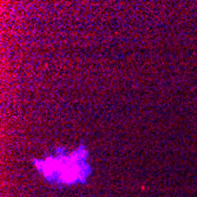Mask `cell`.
I'll return each instance as SVG.
<instances>
[{
	"label": "cell",
	"instance_id": "cell-1",
	"mask_svg": "<svg viewBox=\"0 0 197 197\" xmlns=\"http://www.w3.org/2000/svg\"><path fill=\"white\" fill-rule=\"evenodd\" d=\"M85 153H75L71 157H59L52 158L38 168L44 172L47 179L58 180L65 184H73L78 180L84 182L85 177L89 175L84 168L86 163L84 162Z\"/></svg>",
	"mask_w": 197,
	"mask_h": 197
}]
</instances>
